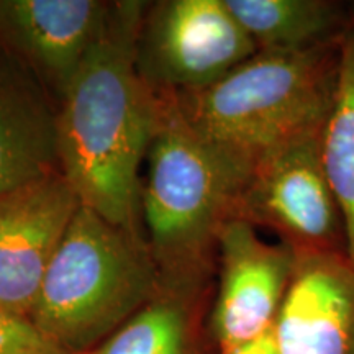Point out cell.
I'll return each mask as SVG.
<instances>
[{
	"label": "cell",
	"instance_id": "e0dca14e",
	"mask_svg": "<svg viewBox=\"0 0 354 354\" xmlns=\"http://www.w3.org/2000/svg\"><path fill=\"white\" fill-rule=\"evenodd\" d=\"M351 354H354V344H353V353Z\"/></svg>",
	"mask_w": 354,
	"mask_h": 354
},
{
	"label": "cell",
	"instance_id": "8992f818",
	"mask_svg": "<svg viewBox=\"0 0 354 354\" xmlns=\"http://www.w3.org/2000/svg\"><path fill=\"white\" fill-rule=\"evenodd\" d=\"M256 53L225 0L148 2L136 37L141 77L167 94L210 86Z\"/></svg>",
	"mask_w": 354,
	"mask_h": 354
},
{
	"label": "cell",
	"instance_id": "9c48e42d",
	"mask_svg": "<svg viewBox=\"0 0 354 354\" xmlns=\"http://www.w3.org/2000/svg\"><path fill=\"white\" fill-rule=\"evenodd\" d=\"M115 2L0 0V46L46 88L56 105L102 37Z\"/></svg>",
	"mask_w": 354,
	"mask_h": 354
},
{
	"label": "cell",
	"instance_id": "52a82bcc",
	"mask_svg": "<svg viewBox=\"0 0 354 354\" xmlns=\"http://www.w3.org/2000/svg\"><path fill=\"white\" fill-rule=\"evenodd\" d=\"M220 287L214 333L221 354L272 330L294 276L297 253L287 243H268L248 221L230 218L216 238Z\"/></svg>",
	"mask_w": 354,
	"mask_h": 354
},
{
	"label": "cell",
	"instance_id": "7c38bea8",
	"mask_svg": "<svg viewBox=\"0 0 354 354\" xmlns=\"http://www.w3.org/2000/svg\"><path fill=\"white\" fill-rule=\"evenodd\" d=\"M258 51L297 53L338 43L344 30L325 0H225Z\"/></svg>",
	"mask_w": 354,
	"mask_h": 354
},
{
	"label": "cell",
	"instance_id": "6da1fadb",
	"mask_svg": "<svg viewBox=\"0 0 354 354\" xmlns=\"http://www.w3.org/2000/svg\"><path fill=\"white\" fill-rule=\"evenodd\" d=\"M148 2H115L102 37L57 105L61 171L79 201L128 232L141 230V167L158 95L136 66Z\"/></svg>",
	"mask_w": 354,
	"mask_h": 354
},
{
	"label": "cell",
	"instance_id": "30bf717a",
	"mask_svg": "<svg viewBox=\"0 0 354 354\" xmlns=\"http://www.w3.org/2000/svg\"><path fill=\"white\" fill-rule=\"evenodd\" d=\"M279 354H351L354 266L346 253H297L274 322Z\"/></svg>",
	"mask_w": 354,
	"mask_h": 354
},
{
	"label": "cell",
	"instance_id": "5bb4252c",
	"mask_svg": "<svg viewBox=\"0 0 354 354\" xmlns=\"http://www.w3.org/2000/svg\"><path fill=\"white\" fill-rule=\"evenodd\" d=\"M323 161L344 223L346 256L354 266V28L339 43L338 86L323 130Z\"/></svg>",
	"mask_w": 354,
	"mask_h": 354
},
{
	"label": "cell",
	"instance_id": "7a4b0ae2",
	"mask_svg": "<svg viewBox=\"0 0 354 354\" xmlns=\"http://www.w3.org/2000/svg\"><path fill=\"white\" fill-rule=\"evenodd\" d=\"M158 112L141 180V230L162 286L197 290L248 177L189 125L174 94Z\"/></svg>",
	"mask_w": 354,
	"mask_h": 354
},
{
	"label": "cell",
	"instance_id": "9a60e30c",
	"mask_svg": "<svg viewBox=\"0 0 354 354\" xmlns=\"http://www.w3.org/2000/svg\"><path fill=\"white\" fill-rule=\"evenodd\" d=\"M0 354H69L56 346L30 318L0 308Z\"/></svg>",
	"mask_w": 354,
	"mask_h": 354
},
{
	"label": "cell",
	"instance_id": "277c9868",
	"mask_svg": "<svg viewBox=\"0 0 354 354\" xmlns=\"http://www.w3.org/2000/svg\"><path fill=\"white\" fill-rule=\"evenodd\" d=\"M161 289L145 238L81 205L44 274L30 320L63 351L86 354Z\"/></svg>",
	"mask_w": 354,
	"mask_h": 354
},
{
	"label": "cell",
	"instance_id": "8fae6325",
	"mask_svg": "<svg viewBox=\"0 0 354 354\" xmlns=\"http://www.w3.org/2000/svg\"><path fill=\"white\" fill-rule=\"evenodd\" d=\"M55 171H61L56 102L0 46V198Z\"/></svg>",
	"mask_w": 354,
	"mask_h": 354
},
{
	"label": "cell",
	"instance_id": "2e32d148",
	"mask_svg": "<svg viewBox=\"0 0 354 354\" xmlns=\"http://www.w3.org/2000/svg\"><path fill=\"white\" fill-rule=\"evenodd\" d=\"M227 354H279V351L271 330L266 335L259 336V338L253 339V342L234 348L233 351H230Z\"/></svg>",
	"mask_w": 354,
	"mask_h": 354
},
{
	"label": "cell",
	"instance_id": "5b68a950",
	"mask_svg": "<svg viewBox=\"0 0 354 354\" xmlns=\"http://www.w3.org/2000/svg\"><path fill=\"white\" fill-rule=\"evenodd\" d=\"M323 130L261 158L248 176L233 218L272 230L295 253H346L342 210L323 161Z\"/></svg>",
	"mask_w": 354,
	"mask_h": 354
},
{
	"label": "cell",
	"instance_id": "3957f363",
	"mask_svg": "<svg viewBox=\"0 0 354 354\" xmlns=\"http://www.w3.org/2000/svg\"><path fill=\"white\" fill-rule=\"evenodd\" d=\"M339 43L258 51L210 86L174 94L176 102L189 125L248 177L269 151L325 128L338 86Z\"/></svg>",
	"mask_w": 354,
	"mask_h": 354
},
{
	"label": "cell",
	"instance_id": "4fadbf2b",
	"mask_svg": "<svg viewBox=\"0 0 354 354\" xmlns=\"http://www.w3.org/2000/svg\"><path fill=\"white\" fill-rule=\"evenodd\" d=\"M162 286L154 299L86 354H192V295Z\"/></svg>",
	"mask_w": 354,
	"mask_h": 354
},
{
	"label": "cell",
	"instance_id": "ba28073f",
	"mask_svg": "<svg viewBox=\"0 0 354 354\" xmlns=\"http://www.w3.org/2000/svg\"><path fill=\"white\" fill-rule=\"evenodd\" d=\"M81 205L63 171L0 198V308L32 317L44 274Z\"/></svg>",
	"mask_w": 354,
	"mask_h": 354
}]
</instances>
